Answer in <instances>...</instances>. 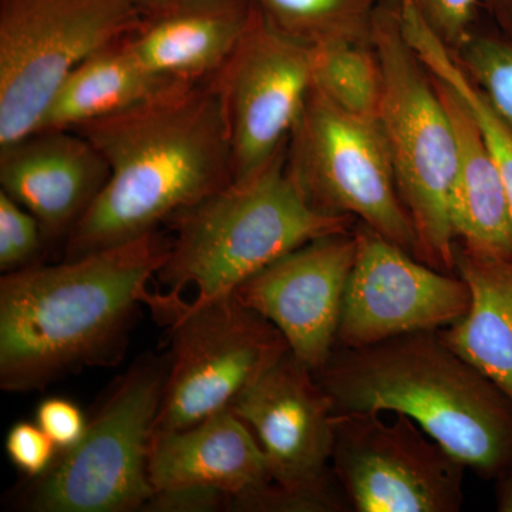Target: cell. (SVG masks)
Instances as JSON below:
<instances>
[{"label":"cell","instance_id":"obj_4","mask_svg":"<svg viewBox=\"0 0 512 512\" xmlns=\"http://www.w3.org/2000/svg\"><path fill=\"white\" fill-rule=\"evenodd\" d=\"M353 218L316 211L286 170V147L254 177L177 212L174 239L158 278L170 295L187 286L197 298L234 293L242 282L293 249L352 231Z\"/></svg>","mask_w":512,"mask_h":512},{"label":"cell","instance_id":"obj_16","mask_svg":"<svg viewBox=\"0 0 512 512\" xmlns=\"http://www.w3.org/2000/svg\"><path fill=\"white\" fill-rule=\"evenodd\" d=\"M255 10V0H190L144 16L126 42L151 72L202 82L228 62Z\"/></svg>","mask_w":512,"mask_h":512},{"label":"cell","instance_id":"obj_31","mask_svg":"<svg viewBox=\"0 0 512 512\" xmlns=\"http://www.w3.org/2000/svg\"><path fill=\"white\" fill-rule=\"evenodd\" d=\"M495 507L500 512H512V466L497 477Z\"/></svg>","mask_w":512,"mask_h":512},{"label":"cell","instance_id":"obj_22","mask_svg":"<svg viewBox=\"0 0 512 512\" xmlns=\"http://www.w3.org/2000/svg\"><path fill=\"white\" fill-rule=\"evenodd\" d=\"M312 87L349 116L379 120L384 77L372 43L332 42L312 46Z\"/></svg>","mask_w":512,"mask_h":512},{"label":"cell","instance_id":"obj_6","mask_svg":"<svg viewBox=\"0 0 512 512\" xmlns=\"http://www.w3.org/2000/svg\"><path fill=\"white\" fill-rule=\"evenodd\" d=\"M146 305L168 326L171 348L153 434L187 429L227 409L291 352L278 328L235 293L185 302L150 292Z\"/></svg>","mask_w":512,"mask_h":512},{"label":"cell","instance_id":"obj_13","mask_svg":"<svg viewBox=\"0 0 512 512\" xmlns=\"http://www.w3.org/2000/svg\"><path fill=\"white\" fill-rule=\"evenodd\" d=\"M355 256V232L326 235L276 259L234 293L278 328L292 355L316 373L336 349Z\"/></svg>","mask_w":512,"mask_h":512},{"label":"cell","instance_id":"obj_28","mask_svg":"<svg viewBox=\"0 0 512 512\" xmlns=\"http://www.w3.org/2000/svg\"><path fill=\"white\" fill-rule=\"evenodd\" d=\"M453 52L470 35L480 0H407Z\"/></svg>","mask_w":512,"mask_h":512},{"label":"cell","instance_id":"obj_8","mask_svg":"<svg viewBox=\"0 0 512 512\" xmlns=\"http://www.w3.org/2000/svg\"><path fill=\"white\" fill-rule=\"evenodd\" d=\"M140 20L128 0H0V146L35 133L64 79Z\"/></svg>","mask_w":512,"mask_h":512},{"label":"cell","instance_id":"obj_10","mask_svg":"<svg viewBox=\"0 0 512 512\" xmlns=\"http://www.w3.org/2000/svg\"><path fill=\"white\" fill-rule=\"evenodd\" d=\"M330 467L356 512H457L466 464L416 421L335 413Z\"/></svg>","mask_w":512,"mask_h":512},{"label":"cell","instance_id":"obj_3","mask_svg":"<svg viewBox=\"0 0 512 512\" xmlns=\"http://www.w3.org/2000/svg\"><path fill=\"white\" fill-rule=\"evenodd\" d=\"M316 380L335 413L404 414L485 478L512 466V402L439 330L336 346Z\"/></svg>","mask_w":512,"mask_h":512},{"label":"cell","instance_id":"obj_23","mask_svg":"<svg viewBox=\"0 0 512 512\" xmlns=\"http://www.w3.org/2000/svg\"><path fill=\"white\" fill-rule=\"evenodd\" d=\"M383 0H255L276 29L309 46L332 42L372 43Z\"/></svg>","mask_w":512,"mask_h":512},{"label":"cell","instance_id":"obj_11","mask_svg":"<svg viewBox=\"0 0 512 512\" xmlns=\"http://www.w3.org/2000/svg\"><path fill=\"white\" fill-rule=\"evenodd\" d=\"M211 82L227 119L232 181L247 180L288 143L312 90V46L276 29L256 6L247 33Z\"/></svg>","mask_w":512,"mask_h":512},{"label":"cell","instance_id":"obj_19","mask_svg":"<svg viewBox=\"0 0 512 512\" xmlns=\"http://www.w3.org/2000/svg\"><path fill=\"white\" fill-rule=\"evenodd\" d=\"M456 272L467 282L466 315L440 338L512 402V255L481 254L457 244Z\"/></svg>","mask_w":512,"mask_h":512},{"label":"cell","instance_id":"obj_30","mask_svg":"<svg viewBox=\"0 0 512 512\" xmlns=\"http://www.w3.org/2000/svg\"><path fill=\"white\" fill-rule=\"evenodd\" d=\"M35 421L56 444L59 451L69 450L83 439L89 420L80 407L62 397H49L37 406Z\"/></svg>","mask_w":512,"mask_h":512},{"label":"cell","instance_id":"obj_17","mask_svg":"<svg viewBox=\"0 0 512 512\" xmlns=\"http://www.w3.org/2000/svg\"><path fill=\"white\" fill-rule=\"evenodd\" d=\"M148 477L154 490L208 485L229 497L271 481L268 460L254 431L231 407L187 429L154 433Z\"/></svg>","mask_w":512,"mask_h":512},{"label":"cell","instance_id":"obj_12","mask_svg":"<svg viewBox=\"0 0 512 512\" xmlns=\"http://www.w3.org/2000/svg\"><path fill=\"white\" fill-rule=\"evenodd\" d=\"M356 256L346 285L338 329L342 348L440 330L463 318L471 305L467 282L431 268L359 222Z\"/></svg>","mask_w":512,"mask_h":512},{"label":"cell","instance_id":"obj_2","mask_svg":"<svg viewBox=\"0 0 512 512\" xmlns=\"http://www.w3.org/2000/svg\"><path fill=\"white\" fill-rule=\"evenodd\" d=\"M170 242L156 232L0 279V386L42 390L83 367L121 360L127 332Z\"/></svg>","mask_w":512,"mask_h":512},{"label":"cell","instance_id":"obj_5","mask_svg":"<svg viewBox=\"0 0 512 512\" xmlns=\"http://www.w3.org/2000/svg\"><path fill=\"white\" fill-rule=\"evenodd\" d=\"M402 0H383L373 23L384 77L379 124L397 188L416 232L414 256L447 274L456 272L451 218L457 141L436 79L404 36Z\"/></svg>","mask_w":512,"mask_h":512},{"label":"cell","instance_id":"obj_27","mask_svg":"<svg viewBox=\"0 0 512 512\" xmlns=\"http://www.w3.org/2000/svg\"><path fill=\"white\" fill-rule=\"evenodd\" d=\"M5 448L10 463L30 478L43 476L59 456V448L36 421L13 424L6 436Z\"/></svg>","mask_w":512,"mask_h":512},{"label":"cell","instance_id":"obj_32","mask_svg":"<svg viewBox=\"0 0 512 512\" xmlns=\"http://www.w3.org/2000/svg\"><path fill=\"white\" fill-rule=\"evenodd\" d=\"M480 5L490 10L495 20L512 36V0H480Z\"/></svg>","mask_w":512,"mask_h":512},{"label":"cell","instance_id":"obj_9","mask_svg":"<svg viewBox=\"0 0 512 512\" xmlns=\"http://www.w3.org/2000/svg\"><path fill=\"white\" fill-rule=\"evenodd\" d=\"M286 170L316 211L362 222L414 255L416 232L379 120L349 116L312 87L286 143Z\"/></svg>","mask_w":512,"mask_h":512},{"label":"cell","instance_id":"obj_24","mask_svg":"<svg viewBox=\"0 0 512 512\" xmlns=\"http://www.w3.org/2000/svg\"><path fill=\"white\" fill-rule=\"evenodd\" d=\"M227 511L234 512H346L352 511L335 474L305 484L276 481L229 497Z\"/></svg>","mask_w":512,"mask_h":512},{"label":"cell","instance_id":"obj_14","mask_svg":"<svg viewBox=\"0 0 512 512\" xmlns=\"http://www.w3.org/2000/svg\"><path fill=\"white\" fill-rule=\"evenodd\" d=\"M229 407L254 431L272 481L305 484L332 476L335 410L315 373L291 352Z\"/></svg>","mask_w":512,"mask_h":512},{"label":"cell","instance_id":"obj_18","mask_svg":"<svg viewBox=\"0 0 512 512\" xmlns=\"http://www.w3.org/2000/svg\"><path fill=\"white\" fill-rule=\"evenodd\" d=\"M436 83L456 133L451 218L457 244L481 254L512 255V212L497 164L466 103L446 84Z\"/></svg>","mask_w":512,"mask_h":512},{"label":"cell","instance_id":"obj_29","mask_svg":"<svg viewBox=\"0 0 512 512\" xmlns=\"http://www.w3.org/2000/svg\"><path fill=\"white\" fill-rule=\"evenodd\" d=\"M229 495L208 485H175L154 490L144 504V512L227 511Z\"/></svg>","mask_w":512,"mask_h":512},{"label":"cell","instance_id":"obj_1","mask_svg":"<svg viewBox=\"0 0 512 512\" xmlns=\"http://www.w3.org/2000/svg\"><path fill=\"white\" fill-rule=\"evenodd\" d=\"M74 131L103 154L110 177L67 237L64 259L156 232L232 183L227 119L211 79L177 84Z\"/></svg>","mask_w":512,"mask_h":512},{"label":"cell","instance_id":"obj_26","mask_svg":"<svg viewBox=\"0 0 512 512\" xmlns=\"http://www.w3.org/2000/svg\"><path fill=\"white\" fill-rule=\"evenodd\" d=\"M45 241L35 215L0 191V269L9 274L35 264Z\"/></svg>","mask_w":512,"mask_h":512},{"label":"cell","instance_id":"obj_33","mask_svg":"<svg viewBox=\"0 0 512 512\" xmlns=\"http://www.w3.org/2000/svg\"><path fill=\"white\" fill-rule=\"evenodd\" d=\"M134 9L137 10L141 18L144 16L154 15V13L161 12L168 8H173L180 3L190 2V0H128Z\"/></svg>","mask_w":512,"mask_h":512},{"label":"cell","instance_id":"obj_25","mask_svg":"<svg viewBox=\"0 0 512 512\" xmlns=\"http://www.w3.org/2000/svg\"><path fill=\"white\" fill-rule=\"evenodd\" d=\"M454 53L471 82L512 127V42L470 32Z\"/></svg>","mask_w":512,"mask_h":512},{"label":"cell","instance_id":"obj_21","mask_svg":"<svg viewBox=\"0 0 512 512\" xmlns=\"http://www.w3.org/2000/svg\"><path fill=\"white\" fill-rule=\"evenodd\" d=\"M402 28L414 52L439 82L458 94L473 114L481 136L503 178L512 212V127L491 107L464 72L456 53L429 28L410 3L402 6Z\"/></svg>","mask_w":512,"mask_h":512},{"label":"cell","instance_id":"obj_20","mask_svg":"<svg viewBox=\"0 0 512 512\" xmlns=\"http://www.w3.org/2000/svg\"><path fill=\"white\" fill-rule=\"evenodd\" d=\"M184 83L148 70L126 36L83 60L60 84L36 131L74 128L120 113Z\"/></svg>","mask_w":512,"mask_h":512},{"label":"cell","instance_id":"obj_15","mask_svg":"<svg viewBox=\"0 0 512 512\" xmlns=\"http://www.w3.org/2000/svg\"><path fill=\"white\" fill-rule=\"evenodd\" d=\"M110 177L106 158L74 130H42L0 146V191L32 212L46 241L69 237Z\"/></svg>","mask_w":512,"mask_h":512},{"label":"cell","instance_id":"obj_7","mask_svg":"<svg viewBox=\"0 0 512 512\" xmlns=\"http://www.w3.org/2000/svg\"><path fill=\"white\" fill-rule=\"evenodd\" d=\"M167 363L144 360L121 377L83 439L59 451L55 463L20 495L35 512H134L154 493L148 477Z\"/></svg>","mask_w":512,"mask_h":512}]
</instances>
